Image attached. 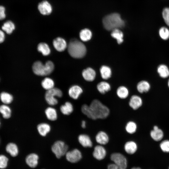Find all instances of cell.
<instances>
[{"instance_id": "cell-1", "label": "cell", "mask_w": 169, "mask_h": 169, "mask_svg": "<svg viewBox=\"0 0 169 169\" xmlns=\"http://www.w3.org/2000/svg\"><path fill=\"white\" fill-rule=\"evenodd\" d=\"M102 23L104 28L108 31L122 28L125 25L124 21L117 13L106 15L103 19Z\"/></svg>"}, {"instance_id": "cell-2", "label": "cell", "mask_w": 169, "mask_h": 169, "mask_svg": "<svg viewBox=\"0 0 169 169\" xmlns=\"http://www.w3.org/2000/svg\"><path fill=\"white\" fill-rule=\"evenodd\" d=\"M91 118L92 120L104 119L107 118L110 113L109 108L99 100H93L89 105Z\"/></svg>"}, {"instance_id": "cell-3", "label": "cell", "mask_w": 169, "mask_h": 169, "mask_svg": "<svg viewBox=\"0 0 169 169\" xmlns=\"http://www.w3.org/2000/svg\"><path fill=\"white\" fill-rule=\"evenodd\" d=\"M68 51L70 55L75 58H81L84 56L86 49L84 45L76 39H72L68 46Z\"/></svg>"}, {"instance_id": "cell-4", "label": "cell", "mask_w": 169, "mask_h": 169, "mask_svg": "<svg viewBox=\"0 0 169 169\" xmlns=\"http://www.w3.org/2000/svg\"><path fill=\"white\" fill-rule=\"evenodd\" d=\"M54 69V64L50 61H47L44 64L40 61H37L33 63L32 66L34 73L40 76H45L50 74Z\"/></svg>"}, {"instance_id": "cell-5", "label": "cell", "mask_w": 169, "mask_h": 169, "mask_svg": "<svg viewBox=\"0 0 169 169\" xmlns=\"http://www.w3.org/2000/svg\"><path fill=\"white\" fill-rule=\"evenodd\" d=\"M63 95L62 91L56 88L47 90L45 95V99L47 103L50 105L53 106L57 105L58 100L56 97H61Z\"/></svg>"}, {"instance_id": "cell-6", "label": "cell", "mask_w": 169, "mask_h": 169, "mask_svg": "<svg viewBox=\"0 0 169 169\" xmlns=\"http://www.w3.org/2000/svg\"><path fill=\"white\" fill-rule=\"evenodd\" d=\"M37 9L39 14L44 17L51 15L54 10L53 4L48 0H42L39 1L37 4Z\"/></svg>"}, {"instance_id": "cell-7", "label": "cell", "mask_w": 169, "mask_h": 169, "mask_svg": "<svg viewBox=\"0 0 169 169\" xmlns=\"http://www.w3.org/2000/svg\"><path fill=\"white\" fill-rule=\"evenodd\" d=\"M68 149V145L64 141L60 140L55 141L51 147L52 151L58 158L65 155Z\"/></svg>"}, {"instance_id": "cell-8", "label": "cell", "mask_w": 169, "mask_h": 169, "mask_svg": "<svg viewBox=\"0 0 169 169\" xmlns=\"http://www.w3.org/2000/svg\"><path fill=\"white\" fill-rule=\"evenodd\" d=\"M110 159L118 166V169H126L127 161L125 157L120 153H114L110 156Z\"/></svg>"}, {"instance_id": "cell-9", "label": "cell", "mask_w": 169, "mask_h": 169, "mask_svg": "<svg viewBox=\"0 0 169 169\" xmlns=\"http://www.w3.org/2000/svg\"><path fill=\"white\" fill-rule=\"evenodd\" d=\"M65 155L67 160L71 163H76L80 161L82 158L81 152L77 149L68 151Z\"/></svg>"}, {"instance_id": "cell-10", "label": "cell", "mask_w": 169, "mask_h": 169, "mask_svg": "<svg viewBox=\"0 0 169 169\" xmlns=\"http://www.w3.org/2000/svg\"><path fill=\"white\" fill-rule=\"evenodd\" d=\"M106 154V151L105 147L102 145H99L95 146L93 156L96 160H101L105 158Z\"/></svg>"}, {"instance_id": "cell-11", "label": "cell", "mask_w": 169, "mask_h": 169, "mask_svg": "<svg viewBox=\"0 0 169 169\" xmlns=\"http://www.w3.org/2000/svg\"><path fill=\"white\" fill-rule=\"evenodd\" d=\"M150 135L154 141H158L162 139L164 136V133L162 130L157 125H154L153 129L151 131Z\"/></svg>"}, {"instance_id": "cell-12", "label": "cell", "mask_w": 169, "mask_h": 169, "mask_svg": "<svg viewBox=\"0 0 169 169\" xmlns=\"http://www.w3.org/2000/svg\"><path fill=\"white\" fill-rule=\"evenodd\" d=\"M142 103V100L140 96L134 95L131 97L129 104L133 109L136 110L141 106Z\"/></svg>"}, {"instance_id": "cell-13", "label": "cell", "mask_w": 169, "mask_h": 169, "mask_svg": "<svg viewBox=\"0 0 169 169\" xmlns=\"http://www.w3.org/2000/svg\"><path fill=\"white\" fill-rule=\"evenodd\" d=\"M53 44L55 49L59 52L64 51L67 47L65 40L60 37H57L54 40Z\"/></svg>"}, {"instance_id": "cell-14", "label": "cell", "mask_w": 169, "mask_h": 169, "mask_svg": "<svg viewBox=\"0 0 169 169\" xmlns=\"http://www.w3.org/2000/svg\"><path fill=\"white\" fill-rule=\"evenodd\" d=\"M83 92V90L79 86L74 85L71 86L69 90V96L74 100L77 99Z\"/></svg>"}, {"instance_id": "cell-15", "label": "cell", "mask_w": 169, "mask_h": 169, "mask_svg": "<svg viewBox=\"0 0 169 169\" xmlns=\"http://www.w3.org/2000/svg\"><path fill=\"white\" fill-rule=\"evenodd\" d=\"M16 28L14 23L11 20H8L5 21L3 24L2 29L6 33L10 34L13 33Z\"/></svg>"}, {"instance_id": "cell-16", "label": "cell", "mask_w": 169, "mask_h": 169, "mask_svg": "<svg viewBox=\"0 0 169 169\" xmlns=\"http://www.w3.org/2000/svg\"><path fill=\"white\" fill-rule=\"evenodd\" d=\"M38 156L37 154L31 153L26 157V162L30 167L34 168L36 167L38 164Z\"/></svg>"}, {"instance_id": "cell-17", "label": "cell", "mask_w": 169, "mask_h": 169, "mask_svg": "<svg viewBox=\"0 0 169 169\" xmlns=\"http://www.w3.org/2000/svg\"><path fill=\"white\" fill-rule=\"evenodd\" d=\"M78 140L79 143L84 147H91L93 146L92 141L88 135L81 134L78 137Z\"/></svg>"}, {"instance_id": "cell-18", "label": "cell", "mask_w": 169, "mask_h": 169, "mask_svg": "<svg viewBox=\"0 0 169 169\" xmlns=\"http://www.w3.org/2000/svg\"><path fill=\"white\" fill-rule=\"evenodd\" d=\"M95 140L100 145H103L107 144L109 141V137L105 132L101 131L99 132L95 137Z\"/></svg>"}, {"instance_id": "cell-19", "label": "cell", "mask_w": 169, "mask_h": 169, "mask_svg": "<svg viewBox=\"0 0 169 169\" xmlns=\"http://www.w3.org/2000/svg\"><path fill=\"white\" fill-rule=\"evenodd\" d=\"M84 78L86 81H92L95 79L96 73L95 71L91 68H88L84 69L82 72Z\"/></svg>"}, {"instance_id": "cell-20", "label": "cell", "mask_w": 169, "mask_h": 169, "mask_svg": "<svg viewBox=\"0 0 169 169\" xmlns=\"http://www.w3.org/2000/svg\"><path fill=\"white\" fill-rule=\"evenodd\" d=\"M37 129L40 135L42 136H45L50 132L51 128L48 124L42 123L38 125Z\"/></svg>"}, {"instance_id": "cell-21", "label": "cell", "mask_w": 169, "mask_h": 169, "mask_svg": "<svg viewBox=\"0 0 169 169\" xmlns=\"http://www.w3.org/2000/svg\"><path fill=\"white\" fill-rule=\"evenodd\" d=\"M124 149L126 153L129 154H133L137 151V145L133 141H129L125 143Z\"/></svg>"}, {"instance_id": "cell-22", "label": "cell", "mask_w": 169, "mask_h": 169, "mask_svg": "<svg viewBox=\"0 0 169 169\" xmlns=\"http://www.w3.org/2000/svg\"><path fill=\"white\" fill-rule=\"evenodd\" d=\"M45 113L47 118L51 121H55L58 118L56 110L53 107H47L45 111Z\"/></svg>"}, {"instance_id": "cell-23", "label": "cell", "mask_w": 169, "mask_h": 169, "mask_svg": "<svg viewBox=\"0 0 169 169\" xmlns=\"http://www.w3.org/2000/svg\"><path fill=\"white\" fill-rule=\"evenodd\" d=\"M151 85L150 83L146 80L139 82L137 85V89L141 93L148 92L150 90Z\"/></svg>"}, {"instance_id": "cell-24", "label": "cell", "mask_w": 169, "mask_h": 169, "mask_svg": "<svg viewBox=\"0 0 169 169\" xmlns=\"http://www.w3.org/2000/svg\"><path fill=\"white\" fill-rule=\"evenodd\" d=\"M61 112L65 115H69L73 111V106L72 103L69 101H67L62 105L60 108Z\"/></svg>"}, {"instance_id": "cell-25", "label": "cell", "mask_w": 169, "mask_h": 169, "mask_svg": "<svg viewBox=\"0 0 169 169\" xmlns=\"http://www.w3.org/2000/svg\"><path fill=\"white\" fill-rule=\"evenodd\" d=\"M6 150L7 152L13 157L18 155V149L17 146L14 143H9L6 146Z\"/></svg>"}, {"instance_id": "cell-26", "label": "cell", "mask_w": 169, "mask_h": 169, "mask_svg": "<svg viewBox=\"0 0 169 169\" xmlns=\"http://www.w3.org/2000/svg\"><path fill=\"white\" fill-rule=\"evenodd\" d=\"M157 72L162 78H166L169 76V69L168 67L164 64L159 65L157 68Z\"/></svg>"}, {"instance_id": "cell-27", "label": "cell", "mask_w": 169, "mask_h": 169, "mask_svg": "<svg viewBox=\"0 0 169 169\" xmlns=\"http://www.w3.org/2000/svg\"><path fill=\"white\" fill-rule=\"evenodd\" d=\"M79 36L81 40L86 42L91 39L92 33L90 30L88 28H84L81 30L79 32Z\"/></svg>"}, {"instance_id": "cell-28", "label": "cell", "mask_w": 169, "mask_h": 169, "mask_svg": "<svg viewBox=\"0 0 169 169\" xmlns=\"http://www.w3.org/2000/svg\"><path fill=\"white\" fill-rule=\"evenodd\" d=\"M0 113L4 118L9 119L11 115V110L7 105L4 104L0 105Z\"/></svg>"}, {"instance_id": "cell-29", "label": "cell", "mask_w": 169, "mask_h": 169, "mask_svg": "<svg viewBox=\"0 0 169 169\" xmlns=\"http://www.w3.org/2000/svg\"><path fill=\"white\" fill-rule=\"evenodd\" d=\"M97 88L100 93L104 94L110 90L111 87L108 83L102 81L98 84Z\"/></svg>"}, {"instance_id": "cell-30", "label": "cell", "mask_w": 169, "mask_h": 169, "mask_svg": "<svg viewBox=\"0 0 169 169\" xmlns=\"http://www.w3.org/2000/svg\"><path fill=\"white\" fill-rule=\"evenodd\" d=\"M111 35L117 40L119 44H121L123 41V34L119 29L117 28L112 30Z\"/></svg>"}, {"instance_id": "cell-31", "label": "cell", "mask_w": 169, "mask_h": 169, "mask_svg": "<svg viewBox=\"0 0 169 169\" xmlns=\"http://www.w3.org/2000/svg\"><path fill=\"white\" fill-rule=\"evenodd\" d=\"M0 99L4 104L8 105L12 103L13 100V97L11 94L3 92L0 94Z\"/></svg>"}, {"instance_id": "cell-32", "label": "cell", "mask_w": 169, "mask_h": 169, "mask_svg": "<svg viewBox=\"0 0 169 169\" xmlns=\"http://www.w3.org/2000/svg\"><path fill=\"white\" fill-rule=\"evenodd\" d=\"M101 76L104 79H108L111 75V71L110 68L107 66H102L100 69Z\"/></svg>"}, {"instance_id": "cell-33", "label": "cell", "mask_w": 169, "mask_h": 169, "mask_svg": "<svg viewBox=\"0 0 169 169\" xmlns=\"http://www.w3.org/2000/svg\"><path fill=\"white\" fill-rule=\"evenodd\" d=\"M37 49L44 56L48 55L50 53V49L49 46L44 43H39Z\"/></svg>"}, {"instance_id": "cell-34", "label": "cell", "mask_w": 169, "mask_h": 169, "mask_svg": "<svg viewBox=\"0 0 169 169\" xmlns=\"http://www.w3.org/2000/svg\"><path fill=\"white\" fill-rule=\"evenodd\" d=\"M116 93L118 97L120 99L126 98L129 95V91L127 88L124 86H120L117 90Z\"/></svg>"}, {"instance_id": "cell-35", "label": "cell", "mask_w": 169, "mask_h": 169, "mask_svg": "<svg viewBox=\"0 0 169 169\" xmlns=\"http://www.w3.org/2000/svg\"><path fill=\"white\" fill-rule=\"evenodd\" d=\"M41 85L44 89L47 90L54 88V82L52 79L46 78L42 81Z\"/></svg>"}, {"instance_id": "cell-36", "label": "cell", "mask_w": 169, "mask_h": 169, "mask_svg": "<svg viewBox=\"0 0 169 169\" xmlns=\"http://www.w3.org/2000/svg\"><path fill=\"white\" fill-rule=\"evenodd\" d=\"M137 129L136 123L133 121H129L126 124L125 129L126 132L130 134L135 133Z\"/></svg>"}, {"instance_id": "cell-37", "label": "cell", "mask_w": 169, "mask_h": 169, "mask_svg": "<svg viewBox=\"0 0 169 169\" xmlns=\"http://www.w3.org/2000/svg\"><path fill=\"white\" fill-rule=\"evenodd\" d=\"M159 35L163 40H166L169 38V30L166 27H161L159 31Z\"/></svg>"}, {"instance_id": "cell-38", "label": "cell", "mask_w": 169, "mask_h": 169, "mask_svg": "<svg viewBox=\"0 0 169 169\" xmlns=\"http://www.w3.org/2000/svg\"><path fill=\"white\" fill-rule=\"evenodd\" d=\"M160 146L163 152L169 153V140H166L162 141L160 144Z\"/></svg>"}, {"instance_id": "cell-39", "label": "cell", "mask_w": 169, "mask_h": 169, "mask_svg": "<svg viewBox=\"0 0 169 169\" xmlns=\"http://www.w3.org/2000/svg\"><path fill=\"white\" fill-rule=\"evenodd\" d=\"M8 160V158L5 155H0V169H3L7 167Z\"/></svg>"}, {"instance_id": "cell-40", "label": "cell", "mask_w": 169, "mask_h": 169, "mask_svg": "<svg viewBox=\"0 0 169 169\" xmlns=\"http://www.w3.org/2000/svg\"><path fill=\"white\" fill-rule=\"evenodd\" d=\"M162 15L166 24L169 26V8H166L163 9Z\"/></svg>"}, {"instance_id": "cell-41", "label": "cell", "mask_w": 169, "mask_h": 169, "mask_svg": "<svg viewBox=\"0 0 169 169\" xmlns=\"http://www.w3.org/2000/svg\"><path fill=\"white\" fill-rule=\"evenodd\" d=\"M7 10L3 5H0V21L4 20L7 17Z\"/></svg>"}, {"instance_id": "cell-42", "label": "cell", "mask_w": 169, "mask_h": 169, "mask_svg": "<svg viewBox=\"0 0 169 169\" xmlns=\"http://www.w3.org/2000/svg\"><path fill=\"white\" fill-rule=\"evenodd\" d=\"M5 32L1 29H0V43H3L5 38Z\"/></svg>"}, {"instance_id": "cell-43", "label": "cell", "mask_w": 169, "mask_h": 169, "mask_svg": "<svg viewBox=\"0 0 169 169\" xmlns=\"http://www.w3.org/2000/svg\"><path fill=\"white\" fill-rule=\"evenodd\" d=\"M107 169H118L117 166L114 163L109 164L107 166Z\"/></svg>"}, {"instance_id": "cell-44", "label": "cell", "mask_w": 169, "mask_h": 169, "mask_svg": "<svg viewBox=\"0 0 169 169\" xmlns=\"http://www.w3.org/2000/svg\"><path fill=\"white\" fill-rule=\"evenodd\" d=\"M81 126L83 128H84L86 127V122L84 120L82 121L81 122Z\"/></svg>"}, {"instance_id": "cell-45", "label": "cell", "mask_w": 169, "mask_h": 169, "mask_svg": "<svg viewBox=\"0 0 169 169\" xmlns=\"http://www.w3.org/2000/svg\"><path fill=\"white\" fill-rule=\"evenodd\" d=\"M131 169H141L139 167H133Z\"/></svg>"}, {"instance_id": "cell-46", "label": "cell", "mask_w": 169, "mask_h": 169, "mask_svg": "<svg viewBox=\"0 0 169 169\" xmlns=\"http://www.w3.org/2000/svg\"><path fill=\"white\" fill-rule=\"evenodd\" d=\"M167 84H168V87L169 88V79H168V81Z\"/></svg>"}, {"instance_id": "cell-47", "label": "cell", "mask_w": 169, "mask_h": 169, "mask_svg": "<svg viewBox=\"0 0 169 169\" xmlns=\"http://www.w3.org/2000/svg\"></svg>"}, {"instance_id": "cell-48", "label": "cell", "mask_w": 169, "mask_h": 169, "mask_svg": "<svg viewBox=\"0 0 169 169\" xmlns=\"http://www.w3.org/2000/svg\"></svg>"}]
</instances>
